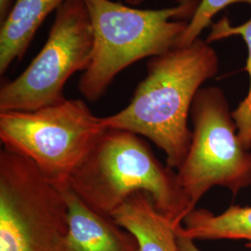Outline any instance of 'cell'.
<instances>
[{
    "label": "cell",
    "mask_w": 251,
    "mask_h": 251,
    "mask_svg": "<svg viewBox=\"0 0 251 251\" xmlns=\"http://www.w3.org/2000/svg\"><path fill=\"white\" fill-rule=\"evenodd\" d=\"M125 2L126 5H129V6H133L136 7L140 4H142L144 2V0H123Z\"/></svg>",
    "instance_id": "obj_16"
},
{
    "label": "cell",
    "mask_w": 251,
    "mask_h": 251,
    "mask_svg": "<svg viewBox=\"0 0 251 251\" xmlns=\"http://www.w3.org/2000/svg\"><path fill=\"white\" fill-rule=\"evenodd\" d=\"M194 128L187 156L177 170L190 212L214 186L233 195L251 185V152L244 148L224 91L201 88L191 109Z\"/></svg>",
    "instance_id": "obj_5"
},
{
    "label": "cell",
    "mask_w": 251,
    "mask_h": 251,
    "mask_svg": "<svg viewBox=\"0 0 251 251\" xmlns=\"http://www.w3.org/2000/svg\"><path fill=\"white\" fill-rule=\"evenodd\" d=\"M68 209L63 189L33 162L0 151V251H62Z\"/></svg>",
    "instance_id": "obj_6"
},
{
    "label": "cell",
    "mask_w": 251,
    "mask_h": 251,
    "mask_svg": "<svg viewBox=\"0 0 251 251\" xmlns=\"http://www.w3.org/2000/svg\"><path fill=\"white\" fill-rule=\"evenodd\" d=\"M93 30L84 0H67L55 11L41 50L26 69L0 88V112L35 111L65 100L64 88L90 65Z\"/></svg>",
    "instance_id": "obj_7"
},
{
    "label": "cell",
    "mask_w": 251,
    "mask_h": 251,
    "mask_svg": "<svg viewBox=\"0 0 251 251\" xmlns=\"http://www.w3.org/2000/svg\"><path fill=\"white\" fill-rule=\"evenodd\" d=\"M13 3L14 0H0V23L7 17Z\"/></svg>",
    "instance_id": "obj_15"
},
{
    "label": "cell",
    "mask_w": 251,
    "mask_h": 251,
    "mask_svg": "<svg viewBox=\"0 0 251 251\" xmlns=\"http://www.w3.org/2000/svg\"><path fill=\"white\" fill-rule=\"evenodd\" d=\"M84 1L93 50L78 90L86 100L96 101L126 68L176 48L201 0H175L174 6L157 9H138L116 0Z\"/></svg>",
    "instance_id": "obj_3"
},
{
    "label": "cell",
    "mask_w": 251,
    "mask_h": 251,
    "mask_svg": "<svg viewBox=\"0 0 251 251\" xmlns=\"http://www.w3.org/2000/svg\"><path fill=\"white\" fill-rule=\"evenodd\" d=\"M67 204V233L62 251H140L134 236L86 205L71 189L63 190Z\"/></svg>",
    "instance_id": "obj_8"
},
{
    "label": "cell",
    "mask_w": 251,
    "mask_h": 251,
    "mask_svg": "<svg viewBox=\"0 0 251 251\" xmlns=\"http://www.w3.org/2000/svg\"><path fill=\"white\" fill-rule=\"evenodd\" d=\"M177 243H178L179 251H201L196 245L195 240L188 238L186 236H183L178 233H177Z\"/></svg>",
    "instance_id": "obj_14"
},
{
    "label": "cell",
    "mask_w": 251,
    "mask_h": 251,
    "mask_svg": "<svg viewBox=\"0 0 251 251\" xmlns=\"http://www.w3.org/2000/svg\"><path fill=\"white\" fill-rule=\"evenodd\" d=\"M106 128L102 117L81 99L35 111L0 112L3 148L33 162L46 179L63 190Z\"/></svg>",
    "instance_id": "obj_4"
},
{
    "label": "cell",
    "mask_w": 251,
    "mask_h": 251,
    "mask_svg": "<svg viewBox=\"0 0 251 251\" xmlns=\"http://www.w3.org/2000/svg\"><path fill=\"white\" fill-rule=\"evenodd\" d=\"M218 71L215 50L200 37L190 45L150 58L146 75L129 103L102 117L103 125L149 139L165 152L167 166L177 171L191 145L188 120L194 100Z\"/></svg>",
    "instance_id": "obj_1"
},
{
    "label": "cell",
    "mask_w": 251,
    "mask_h": 251,
    "mask_svg": "<svg viewBox=\"0 0 251 251\" xmlns=\"http://www.w3.org/2000/svg\"><path fill=\"white\" fill-rule=\"evenodd\" d=\"M68 187L93 210L111 217L138 192L152 198L175 228L190 213L177 174L162 165L139 135L106 128L73 173Z\"/></svg>",
    "instance_id": "obj_2"
},
{
    "label": "cell",
    "mask_w": 251,
    "mask_h": 251,
    "mask_svg": "<svg viewBox=\"0 0 251 251\" xmlns=\"http://www.w3.org/2000/svg\"><path fill=\"white\" fill-rule=\"evenodd\" d=\"M240 36L248 47V60L245 70L250 76V89L247 97L232 112L233 121L237 127L238 138L246 150L251 149V18L241 25L233 26L228 17L219 20L210 25V32L206 41L211 44L230 36Z\"/></svg>",
    "instance_id": "obj_12"
},
{
    "label": "cell",
    "mask_w": 251,
    "mask_h": 251,
    "mask_svg": "<svg viewBox=\"0 0 251 251\" xmlns=\"http://www.w3.org/2000/svg\"><path fill=\"white\" fill-rule=\"evenodd\" d=\"M111 218L134 236L140 251H179L177 228L157 211L146 193L132 195Z\"/></svg>",
    "instance_id": "obj_9"
},
{
    "label": "cell",
    "mask_w": 251,
    "mask_h": 251,
    "mask_svg": "<svg viewBox=\"0 0 251 251\" xmlns=\"http://www.w3.org/2000/svg\"><path fill=\"white\" fill-rule=\"evenodd\" d=\"M67 0H14L0 26V75L26 53L46 18Z\"/></svg>",
    "instance_id": "obj_10"
},
{
    "label": "cell",
    "mask_w": 251,
    "mask_h": 251,
    "mask_svg": "<svg viewBox=\"0 0 251 251\" xmlns=\"http://www.w3.org/2000/svg\"><path fill=\"white\" fill-rule=\"evenodd\" d=\"M235 3H246L251 6V0H201L194 16L177 47H185L199 38L202 32L212 25V20L223 9Z\"/></svg>",
    "instance_id": "obj_13"
},
{
    "label": "cell",
    "mask_w": 251,
    "mask_h": 251,
    "mask_svg": "<svg viewBox=\"0 0 251 251\" xmlns=\"http://www.w3.org/2000/svg\"><path fill=\"white\" fill-rule=\"evenodd\" d=\"M176 231L195 241L243 240L251 250V206H230L220 215L195 208Z\"/></svg>",
    "instance_id": "obj_11"
}]
</instances>
